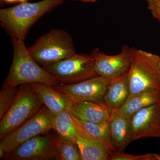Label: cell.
<instances>
[{"instance_id": "obj_1", "label": "cell", "mask_w": 160, "mask_h": 160, "mask_svg": "<svg viewBox=\"0 0 160 160\" xmlns=\"http://www.w3.org/2000/svg\"><path fill=\"white\" fill-rule=\"evenodd\" d=\"M65 0L27 2L0 9L1 26L12 40L24 41L32 26L44 14L61 5Z\"/></svg>"}, {"instance_id": "obj_2", "label": "cell", "mask_w": 160, "mask_h": 160, "mask_svg": "<svg viewBox=\"0 0 160 160\" xmlns=\"http://www.w3.org/2000/svg\"><path fill=\"white\" fill-rule=\"evenodd\" d=\"M13 59L2 88L18 87L23 84L39 83L57 86L54 76L46 71L31 56L24 41L12 40Z\"/></svg>"}, {"instance_id": "obj_3", "label": "cell", "mask_w": 160, "mask_h": 160, "mask_svg": "<svg viewBox=\"0 0 160 160\" xmlns=\"http://www.w3.org/2000/svg\"><path fill=\"white\" fill-rule=\"evenodd\" d=\"M127 77L129 97L144 91L160 92V57L132 47Z\"/></svg>"}, {"instance_id": "obj_4", "label": "cell", "mask_w": 160, "mask_h": 160, "mask_svg": "<svg viewBox=\"0 0 160 160\" xmlns=\"http://www.w3.org/2000/svg\"><path fill=\"white\" fill-rule=\"evenodd\" d=\"M33 59L42 67L49 66L76 54L73 39L67 32L52 29L28 48Z\"/></svg>"}, {"instance_id": "obj_5", "label": "cell", "mask_w": 160, "mask_h": 160, "mask_svg": "<svg viewBox=\"0 0 160 160\" xmlns=\"http://www.w3.org/2000/svg\"><path fill=\"white\" fill-rule=\"evenodd\" d=\"M44 105L31 84L18 88L14 102L0 122V139L33 117Z\"/></svg>"}, {"instance_id": "obj_6", "label": "cell", "mask_w": 160, "mask_h": 160, "mask_svg": "<svg viewBox=\"0 0 160 160\" xmlns=\"http://www.w3.org/2000/svg\"><path fill=\"white\" fill-rule=\"evenodd\" d=\"M62 85L74 84L98 76L91 54H75L49 66L42 67Z\"/></svg>"}, {"instance_id": "obj_7", "label": "cell", "mask_w": 160, "mask_h": 160, "mask_svg": "<svg viewBox=\"0 0 160 160\" xmlns=\"http://www.w3.org/2000/svg\"><path fill=\"white\" fill-rule=\"evenodd\" d=\"M55 115L44 106L33 117L1 139L0 147L6 154L35 137L53 129Z\"/></svg>"}, {"instance_id": "obj_8", "label": "cell", "mask_w": 160, "mask_h": 160, "mask_svg": "<svg viewBox=\"0 0 160 160\" xmlns=\"http://www.w3.org/2000/svg\"><path fill=\"white\" fill-rule=\"evenodd\" d=\"M59 136H37L5 155L6 160H58Z\"/></svg>"}, {"instance_id": "obj_9", "label": "cell", "mask_w": 160, "mask_h": 160, "mask_svg": "<svg viewBox=\"0 0 160 160\" xmlns=\"http://www.w3.org/2000/svg\"><path fill=\"white\" fill-rule=\"evenodd\" d=\"M110 81L98 76L79 82L53 86L72 102H90L105 104L104 98Z\"/></svg>"}, {"instance_id": "obj_10", "label": "cell", "mask_w": 160, "mask_h": 160, "mask_svg": "<svg viewBox=\"0 0 160 160\" xmlns=\"http://www.w3.org/2000/svg\"><path fill=\"white\" fill-rule=\"evenodd\" d=\"M132 48L124 46L121 52L108 55L98 48L92 51L95 71L98 75L111 81L128 73L131 62Z\"/></svg>"}, {"instance_id": "obj_11", "label": "cell", "mask_w": 160, "mask_h": 160, "mask_svg": "<svg viewBox=\"0 0 160 160\" xmlns=\"http://www.w3.org/2000/svg\"><path fill=\"white\" fill-rule=\"evenodd\" d=\"M130 124L132 142L142 138H160V102L136 112Z\"/></svg>"}, {"instance_id": "obj_12", "label": "cell", "mask_w": 160, "mask_h": 160, "mask_svg": "<svg viewBox=\"0 0 160 160\" xmlns=\"http://www.w3.org/2000/svg\"><path fill=\"white\" fill-rule=\"evenodd\" d=\"M76 125V144L82 160H109L112 153L117 151L114 147L89 137Z\"/></svg>"}, {"instance_id": "obj_13", "label": "cell", "mask_w": 160, "mask_h": 160, "mask_svg": "<svg viewBox=\"0 0 160 160\" xmlns=\"http://www.w3.org/2000/svg\"><path fill=\"white\" fill-rule=\"evenodd\" d=\"M131 119L117 110L112 112L108 121L109 135L117 151L123 152L132 142Z\"/></svg>"}, {"instance_id": "obj_14", "label": "cell", "mask_w": 160, "mask_h": 160, "mask_svg": "<svg viewBox=\"0 0 160 160\" xmlns=\"http://www.w3.org/2000/svg\"><path fill=\"white\" fill-rule=\"evenodd\" d=\"M30 84L44 106L55 115L65 110H70L71 100L66 95L55 89L53 86L43 83Z\"/></svg>"}, {"instance_id": "obj_15", "label": "cell", "mask_w": 160, "mask_h": 160, "mask_svg": "<svg viewBox=\"0 0 160 160\" xmlns=\"http://www.w3.org/2000/svg\"><path fill=\"white\" fill-rule=\"evenodd\" d=\"M70 111L78 119L98 123H108L112 112L105 104L90 102H72Z\"/></svg>"}, {"instance_id": "obj_16", "label": "cell", "mask_w": 160, "mask_h": 160, "mask_svg": "<svg viewBox=\"0 0 160 160\" xmlns=\"http://www.w3.org/2000/svg\"><path fill=\"white\" fill-rule=\"evenodd\" d=\"M127 74L110 81L104 102L112 112L121 108L129 98L130 92Z\"/></svg>"}, {"instance_id": "obj_17", "label": "cell", "mask_w": 160, "mask_h": 160, "mask_svg": "<svg viewBox=\"0 0 160 160\" xmlns=\"http://www.w3.org/2000/svg\"><path fill=\"white\" fill-rule=\"evenodd\" d=\"M160 102V92L144 91L129 97L126 102L117 111L131 118L140 109Z\"/></svg>"}, {"instance_id": "obj_18", "label": "cell", "mask_w": 160, "mask_h": 160, "mask_svg": "<svg viewBox=\"0 0 160 160\" xmlns=\"http://www.w3.org/2000/svg\"><path fill=\"white\" fill-rule=\"evenodd\" d=\"M53 130L60 137L76 143L77 126L70 110H65L54 116Z\"/></svg>"}, {"instance_id": "obj_19", "label": "cell", "mask_w": 160, "mask_h": 160, "mask_svg": "<svg viewBox=\"0 0 160 160\" xmlns=\"http://www.w3.org/2000/svg\"><path fill=\"white\" fill-rule=\"evenodd\" d=\"M72 116L78 126L89 137L113 146L110 140L108 122H92L79 120Z\"/></svg>"}, {"instance_id": "obj_20", "label": "cell", "mask_w": 160, "mask_h": 160, "mask_svg": "<svg viewBox=\"0 0 160 160\" xmlns=\"http://www.w3.org/2000/svg\"><path fill=\"white\" fill-rule=\"evenodd\" d=\"M58 160H82L76 143L59 136Z\"/></svg>"}, {"instance_id": "obj_21", "label": "cell", "mask_w": 160, "mask_h": 160, "mask_svg": "<svg viewBox=\"0 0 160 160\" xmlns=\"http://www.w3.org/2000/svg\"><path fill=\"white\" fill-rule=\"evenodd\" d=\"M18 88H2L0 92V119H2L10 108L17 93Z\"/></svg>"}, {"instance_id": "obj_22", "label": "cell", "mask_w": 160, "mask_h": 160, "mask_svg": "<svg viewBox=\"0 0 160 160\" xmlns=\"http://www.w3.org/2000/svg\"><path fill=\"white\" fill-rule=\"evenodd\" d=\"M109 160H160V155L155 153L132 155L115 151L112 153Z\"/></svg>"}, {"instance_id": "obj_23", "label": "cell", "mask_w": 160, "mask_h": 160, "mask_svg": "<svg viewBox=\"0 0 160 160\" xmlns=\"http://www.w3.org/2000/svg\"><path fill=\"white\" fill-rule=\"evenodd\" d=\"M146 2L153 17L160 22V0H146Z\"/></svg>"}, {"instance_id": "obj_24", "label": "cell", "mask_w": 160, "mask_h": 160, "mask_svg": "<svg viewBox=\"0 0 160 160\" xmlns=\"http://www.w3.org/2000/svg\"><path fill=\"white\" fill-rule=\"evenodd\" d=\"M5 155H6V152L2 148L0 147V158L2 159L5 156Z\"/></svg>"}, {"instance_id": "obj_25", "label": "cell", "mask_w": 160, "mask_h": 160, "mask_svg": "<svg viewBox=\"0 0 160 160\" xmlns=\"http://www.w3.org/2000/svg\"><path fill=\"white\" fill-rule=\"evenodd\" d=\"M1 2L6 3L17 2L18 0H1Z\"/></svg>"}, {"instance_id": "obj_26", "label": "cell", "mask_w": 160, "mask_h": 160, "mask_svg": "<svg viewBox=\"0 0 160 160\" xmlns=\"http://www.w3.org/2000/svg\"><path fill=\"white\" fill-rule=\"evenodd\" d=\"M74 1H80V2H95L99 0H74Z\"/></svg>"}, {"instance_id": "obj_27", "label": "cell", "mask_w": 160, "mask_h": 160, "mask_svg": "<svg viewBox=\"0 0 160 160\" xmlns=\"http://www.w3.org/2000/svg\"><path fill=\"white\" fill-rule=\"evenodd\" d=\"M27 2V0H18V2H19L20 3L25 2Z\"/></svg>"}]
</instances>
